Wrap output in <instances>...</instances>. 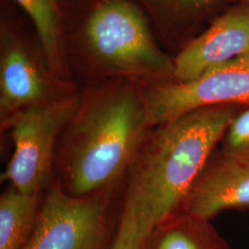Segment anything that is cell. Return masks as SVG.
Returning <instances> with one entry per match:
<instances>
[{"label":"cell","instance_id":"6da1fadb","mask_svg":"<svg viewBox=\"0 0 249 249\" xmlns=\"http://www.w3.org/2000/svg\"><path fill=\"white\" fill-rule=\"evenodd\" d=\"M151 127L141 82L84 84L58 145L57 181L73 196L113 191Z\"/></svg>","mask_w":249,"mask_h":249},{"label":"cell","instance_id":"7a4b0ae2","mask_svg":"<svg viewBox=\"0 0 249 249\" xmlns=\"http://www.w3.org/2000/svg\"><path fill=\"white\" fill-rule=\"evenodd\" d=\"M237 113V106L204 107L150 129L126 174L119 216L143 244L156 226L180 212Z\"/></svg>","mask_w":249,"mask_h":249},{"label":"cell","instance_id":"3957f363","mask_svg":"<svg viewBox=\"0 0 249 249\" xmlns=\"http://www.w3.org/2000/svg\"><path fill=\"white\" fill-rule=\"evenodd\" d=\"M65 48L73 80H173L174 57L136 0H66Z\"/></svg>","mask_w":249,"mask_h":249},{"label":"cell","instance_id":"277c9868","mask_svg":"<svg viewBox=\"0 0 249 249\" xmlns=\"http://www.w3.org/2000/svg\"><path fill=\"white\" fill-rule=\"evenodd\" d=\"M51 71L34 27L11 0H0V122L19 111L76 93Z\"/></svg>","mask_w":249,"mask_h":249},{"label":"cell","instance_id":"5b68a950","mask_svg":"<svg viewBox=\"0 0 249 249\" xmlns=\"http://www.w3.org/2000/svg\"><path fill=\"white\" fill-rule=\"evenodd\" d=\"M80 90L19 111L1 124L9 130L13 153L1 181L24 193H43L52 185L56 151L66 125L75 113Z\"/></svg>","mask_w":249,"mask_h":249},{"label":"cell","instance_id":"8992f818","mask_svg":"<svg viewBox=\"0 0 249 249\" xmlns=\"http://www.w3.org/2000/svg\"><path fill=\"white\" fill-rule=\"evenodd\" d=\"M68 194L56 180L47 188L33 233L23 249H109L118 220L110 194Z\"/></svg>","mask_w":249,"mask_h":249},{"label":"cell","instance_id":"52a82bcc","mask_svg":"<svg viewBox=\"0 0 249 249\" xmlns=\"http://www.w3.org/2000/svg\"><path fill=\"white\" fill-rule=\"evenodd\" d=\"M142 86L151 126L204 107L249 105V55L217 66L194 80Z\"/></svg>","mask_w":249,"mask_h":249},{"label":"cell","instance_id":"ba28073f","mask_svg":"<svg viewBox=\"0 0 249 249\" xmlns=\"http://www.w3.org/2000/svg\"><path fill=\"white\" fill-rule=\"evenodd\" d=\"M249 55V6L217 18L174 57L173 80H194L204 72Z\"/></svg>","mask_w":249,"mask_h":249},{"label":"cell","instance_id":"9c48e42d","mask_svg":"<svg viewBox=\"0 0 249 249\" xmlns=\"http://www.w3.org/2000/svg\"><path fill=\"white\" fill-rule=\"evenodd\" d=\"M249 207V159L214 151L189 189L180 212L212 220Z\"/></svg>","mask_w":249,"mask_h":249},{"label":"cell","instance_id":"30bf717a","mask_svg":"<svg viewBox=\"0 0 249 249\" xmlns=\"http://www.w3.org/2000/svg\"><path fill=\"white\" fill-rule=\"evenodd\" d=\"M34 27L53 75L76 82L70 71L65 48L66 0H11Z\"/></svg>","mask_w":249,"mask_h":249},{"label":"cell","instance_id":"8fae6325","mask_svg":"<svg viewBox=\"0 0 249 249\" xmlns=\"http://www.w3.org/2000/svg\"><path fill=\"white\" fill-rule=\"evenodd\" d=\"M142 249H231L212 220L178 212L156 226Z\"/></svg>","mask_w":249,"mask_h":249},{"label":"cell","instance_id":"7c38bea8","mask_svg":"<svg viewBox=\"0 0 249 249\" xmlns=\"http://www.w3.org/2000/svg\"><path fill=\"white\" fill-rule=\"evenodd\" d=\"M151 20L155 34L188 44L187 35L216 0H136Z\"/></svg>","mask_w":249,"mask_h":249},{"label":"cell","instance_id":"4fadbf2b","mask_svg":"<svg viewBox=\"0 0 249 249\" xmlns=\"http://www.w3.org/2000/svg\"><path fill=\"white\" fill-rule=\"evenodd\" d=\"M42 193H24L12 186L0 196V249H23L30 239Z\"/></svg>","mask_w":249,"mask_h":249},{"label":"cell","instance_id":"5bb4252c","mask_svg":"<svg viewBox=\"0 0 249 249\" xmlns=\"http://www.w3.org/2000/svg\"><path fill=\"white\" fill-rule=\"evenodd\" d=\"M221 150L249 159V108L237 113L224 134Z\"/></svg>","mask_w":249,"mask_h":249},{"label":"cell","instance_id":"9a60e30c","mask_svg":"<svg viewBox=\"0 0 249 249\" xmlns=\"http://www.w3.org/2000/svg\"><path fill=\"white\" fill-rule=\"evenodd\" d=\"M134 249L125 245L124 243L120 242V241L115 240V238H113V241L111 243V246H110V249Z\"/></svg>","mask_w":249,"mask_h":249},{"label":"cell","instance_id":"2e32d148","mask_svg":"<svg viewBox=\"0 0 249 249\" xmlns=\"http://www.w3.org/2000/svg\"><path fill=\"white\" fill-rule=\"evenodd\" d=\"M245 1H246V2H247V3H248V4H249V0H245Z\"/></svg>","mask_w":249,"mask_h":249}]
</instances>
